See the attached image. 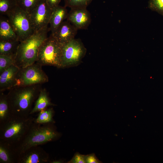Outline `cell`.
<instances>
[{"mask_svg":"<svg viewBox=\"0 0 163 163\" xmlns=\"http://www.w3.org/2000/svg\"><path fill=\"white\" fill-rule=\"evenodd\" d=\"M85 155L76 152L68 163H86Z\"/></svg>","mask_w":163,"mask_h":163,"instance_id":"26","label":"cell"},{"mask_svg":"<svg viewBox=\"0 0 163 163\" xmlns=\"http://www.w3.org/2000/svg\"><path fill=\"white\" fill-rule=\"evenodd\" d=\"M51 161L48 153L40 146H36L19 154L17 163H48Z\"/></svg>","mask_w":163,"mask_h":163,"instance_id":"10","label":"cell"},{"mask_svg":"<svg viewBox=\"0 0 163 163\" xmlns=\"http://www.w3.org/2000/svg\"><path fill=\"white\" fill-rule=\"evenodd\" d=\"M54 111L52 107H48L39 112L35 122L40 124L54 123L53 119Z\"/></svg>","mask_w":163,"mask_h":163,"instance_id":"20","label":"cell"},{"mask_svg":"<svg viewBox=\"0 0 163 163\" xmlns=\"http://www.w3.org/2000/svg\"><path fill=\"white\" fill-rule=\"evenodd\" d=\"M46 2L50 6L52 9L58 6L59 5L61 0H46Z\"/></svg>","mask_w":163,"mask_h":163,"instance_id":"28","label":"cell"},{"mask_svg":"<svg viewBox=\"0 0 163 163\" xmlns=\"http://www.w3.org/2000/svg\"><path fill=\"white\" fill-rule=\"evenodd\" d=\"M11 115L7 94L0 92V123L6 120Z\"/></svg>","mask_w":163,"mask_h":163,"instance_id":"19","label":"cell"},{"mask_svg":"<svg viewBox=\"0 0 163 163\" xmlns=\"http://www.w3.org/2000/svg\"><path fill=\"white\" fill-rule=\"evenodd\" d=\"M54 106L55 104L51 102L46 90L45 88L41 89L30 115H32L49 107Z\"/></svg>","mask_w":163,"mask_h":163,"instance_id":"16","label":"cell"},{"mask_svg":"<svg viewBox=\"0 0 163 163\" xmlns=\"http://www.w3.org/2000/svg\"><path fill=\"white\" fill-rule=\"evenodd\" d=\"M20 42L18 40H0V55H16Z\"/></svg>","mask_w":163,"mask_h":163,"instance_id":"18","label":"cell"},{"mask_svg":"<svg viewBox=\"0 0 163 163\" xmlns=\"http://www.w3.org/2000/svg\"><path fill=\"white\" fill-rule=\"evenodd\" d=\"M86 163H100L101 162L96 157L94 153L85 155Z\"/></svg>","mask_w":163,"mask_h":163,"instance_id":"27","label":"cell"},{"mask_svg":"<svg viewBox=\"0 0 163 163\" xmlns=\"http://www.w3.org/2000/svg\"><path fill=\"white\" fill-rule=\"evenodd\" d=\"M86 49L81 40L74 38L62 45L61 68L68 67L79 62L84 57Z\"/></svg>","mask_w":163,"mask_h":163,"instance_id":"8","label":"cell"},{"mask_svg":"<svg viewBox=\"0 0 163 163\" xmlns=\"http://www.w3.org/2000/svg\"><path fill=\"white\" fill-rule=\"evenodd\" d=\"M63 161L62 160H53V161H51L50 162V163H63Z\"/></svg>","mask_w":163,"mask_h":163,"instance_id":"29","label":"cell"},{"mask_svg":"<svg viewBox=\"0 0 163 163\" xmlns=\"http://www.w3.org/2000/svg\"><path fill=\"white\" fill-rule=\"evenodd\" d=\"M62 45L52 34L40 46L36 62L41 66L49 65L61 68Z\"/></svg>","mask_w":163,"mask_h":163,"instance_id":"5","label":"cell"},{"mask_svg":"<svg viewBox=\"0 0 163 163\" xmlns=\"http://www.w3.org/2000/svg\"><path fill=\"white\" fill-rule=\"evenodd\" d=\"M86 8H72L68 13L67 21L78 30L87 29L91 23V14Z\"/></svg>","mask_w":163,"mask_h":163,"instance_id":"11","label":"cell"},{"mask_svg":"<svg viewBox=\"0 0 163 163\" xmlns=\"http://www.w3.org/2000/svg\"><path fill=\"white\" fill-rule=\"evenodd\" d=\"M42 66L36 62L20 68L16 75L14 87L39 85L48 82V77Z\"/></svg>","mask_w":163,"mask_h":163,"instance_id":"7","label":"cell"},{"mask_svg":"<svg viewBox=\"0 0 163 163\" xmlns=\"http://www.w3.org/2000/svg\"><path fill=\"white\" fill-rule=\"evenodd\" d=\"M66 7L59 5L52 9L49 23L51 34H53L64 20L67 19L68 12Z\"/></svg>","mask_w":163,"mask_h":163,"instance_id":"14","label":"cell"},{"mask_svg":"<svg viewBox=\"0 0 163 163\" xmlns=\"http://www.w3.org/2000/svg\"><path fill=\"white\" fill-rule=\"evenodd\" d=\"M32 115L24 117L11 115L0 123V140L15 147L19 145L35 122Z\"/></svg>","mask_w":163,"mask_h":163,"instance_id":"2","label":"cell"},{"mask_svg":"<svg viewBox=\"0 0 163 163\" xmlns=\"http://www.w3.org/2000/svg\"><path fill=\"white\" fill-rule=\"evenodd\" d=\"M48 27L34 31L30 36L20 42L15 56V65L19 68L35 63L39 48L48 37Z\"/></svg>","mask_w":163,"mask_h":163,"instance_id":"3","label":"cell"},{"mask_svg":"<svg viewBox=\"0 0 163 163\" xmlns=\"http://www.w3.org/2000/svg\"><path fill=\"white\" fill-rule=\"evenodd\" d=\"M18 155L15 146L0 140V163H17Z\"/></svg>","mask_w":163,"mask_h":163,"instance_id":"15","label":"cell"},{"mask_svg":"<svg viewBox=\"0 0 163 163\" xmlns=\"http://www.w3.org/2000/svg\"><path fill=\"white\" fill-rule=\"evenodd\" d=\"M7 16L20 42L25 40L34 32L29 13L18 6Z\"/></svg>","mask_w":163,"mask_h":163,"instance_id":"6","label":"cell"},{"mask_svg":"<svg viewBox=\"0 0 163 163\" xmlns=\"http://www.w3.org/2000/svg\"><path fill=\"white\" fill-rule=\"evenodd\" d=\"M148 7L163 16V0H149Z\"/></svg>","mask_w":163,"mask_h":163,"instance_id":"25","label":"cell"},{"mask_svg":"<svg viewBox=\"0 0 163 163\" xmlns=\"http://www.w3.org/2000/svg\"><path fill=\"white\" fill-rule=\"evenodd\" d=\"M40 89L39 84L16 87L10 90L7 96L11 114L24 117L30 115Z\"/></svg>","mask_w":163,"mask_h":163,"instance_id":"1","label":"cell"},{"mask_svg":"<svg viewBox=\"0 0 163 163\" xmlns=\"http://www.w3.org/2000/svg\"><path fill=\"white\" fill-rule=\"evenodd\" d=\"M18 40L16 34L7 18L1 16L0 18V40Z\"/></svg>","mask_w":163,"mask_h":163,"instance_id":"17","label":"cell"},{"mask_svg":"<svg viewBox=\"0 0 163 163\" xmlns=\"http://www.w3.org/2000/svg\"><path fill=\"white\" fill-rule=\"evenodd\" d=\"M40 0H16L18 6L29 13Z\"/></svg>","mask_w":163,"mask_h":163,"instance_id":"23","label":"cell"},{"mask_svg":"<svg viewBox=\"0 0 163 163\" xmlns=\"http://www.w3.org/2000/svg\"><path fill=\"white\" fill-rule=\"evenodd\" d=\"M18 6L16 0H0V13L7 16Z\"/></svg>","mask_w":163,"mask_h":163,"instance_id":"21","label":"cell"},{"mask_svg":"<svg viewBox=\"0 0 163 163\" xmlns=\"http://www.w3.org/2000/svg\"><path fill=\"white\" fill-rule=\"evenodd\" d=\"M16 55H0V73L9 67L15 65Z\"/></svg>","mask_w":163,"mask_h":163,"instance_id":"22","label":"cell"},{"mask_svg":"<svg viewBox=\"0 0 163 163\" xmlns=\"http://www.w3.org/2000/svg\"><path fill=\"white\" fill-rule=\"evenodd\" d=\"M19 69L16 65H12L0 73V92L14 87L16 75Z\"/></svg>","mask_w":163,"mask_h":163,"instance_id":"13","label":"cell"},{"mask_svg":"<svg viewBox=\"0 0 163 163\" xmlns=\"http://www.w3.org/2000/svg\"><path fill=\"white\" fill-rule=\"evenodd\" d=\"M52 11L46 0H40L29 13L34 31L48 27Z\"/></svg>","mask_w":163,"mask_h":163,"instance_id":"9","label":"cell"},{"mask_svg":"<svg viewBox=\"0 0 163 163\" xmlns=\"http://www.w3.org/2000/svg\"><path fill=\"white\" fill-rule=\"evenodd\" d=\"M93 0H64L66 7L87 8Z\"/></svg>","mask_w":163,"mask_h":163,"instance_id":"24","label":"cell"},{"mask_svg":"<svg viewBox=\"0 0 163 163\" xmlns=\"http://www.w3.org/2000/svg\"><path fill=\"white\" fill-rule=\"evenodd\" d=\"M78 30L68 21H64L52 35L63 45L74 39Z\"/></svg>","mask_w":163,"mask_h":163,"instance_id":"12","label":"cell"},{"mask_svg":"<svg viewBox=\"0 0 163 163\" xmlns=\"http://www.w3.org/2000/svg\"><path fill=\"white\" fill-rule=\"evenodd\" d=\"M54 123L40 124L35 122L22 142L15 147L19 155L34 146L40 145L58 139L61 134Z\"/></svg>","mask_w":163,"mask_h":163,"instance_id":"4","label":"cell"}]
</instances>
